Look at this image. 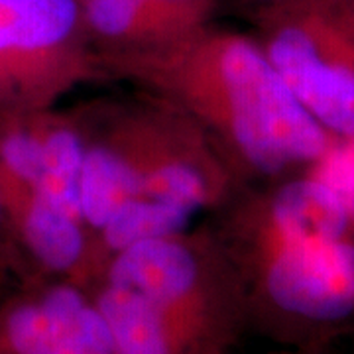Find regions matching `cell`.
<instances>
[{"mask_svg":"<svg viewBox=\"0 0 354 354\" xmlns=\"http://www.w3.org/2000/svg\"><path fill=\"white\" fill-rule=\"evenodd\" d=\"M106 79L174 104L213 138L236 176L313 165L335 144L291 95L258 39L213 22L152 48L97 50Z\"/></svg>","mask_w":354,"mask_h":354,"instance_id":"1","label":"cell"},{"mask_svg":"<svg viewBox=\"0 0 354 354\" xmlns=\"http://www.w3.org/2000/svg\"><path fill=\"white\" fill-rule=\"evenodd\" d=\"M311 176L335 191L354 221V136L335 142L321 160L311 165Z\"/></svg>","mask_w":354,"mask_h":354,"instance_id":"9","label":"cell"},{"mask_svg":"<svg viewBox=\"0 0 354 354\" xmlns=\"http://www.w3.org/2000/svg\"><path fill=\"white\" fill-rule=\"evenodd\" d=\"M8 270H14L12 252H10V242H8L6 227H4V218H2V213H0V278Z\"/></svg>","mask_w":354,"mask_h":354,"instance_id":"11","label":"cell"},{"mask_svg":"<svg viewBox=\"0 0 354 354\" xmlns=\"http://www.w3.org/2000/svg\"><path fill=\"white\" fill-rule=\"evenodd\" d=\"M0 354H114L87 288L59 279H22L0 295Z\"/></svg>","mask_w":354,"mask_h":354,"instance_id":"7","label":"cell"},{"mask_svg":"<svg viewBox=\"0 0 354 354\" xmlns=\"http://www.w3.org/2000/svg\"><path fill=\"white\" fill-rule=\"evenodd\" d=\"M241 279L248 327L323 348L354 325V241L279 239L218 213L213 225Z\"/></svg>","mask_w":354,"mask_h":354,"instance_id":"3","label":"cell"},{"mask_svg":"<svg viewBox=\"0 0 354 354\" xmlns=\"http://www.w3.org/2000/svg\"><path fill=\"white\" fill-rule=\"evenodd\" d=\"M270 354H323V348H290V351H279Z\"/></svg>","mask_w":354,"mask_h":354,"instance_id":"12","label":"cell"},{"mask_svg":"<svg viewBox=\"0 0 354 354\" xmlns=\"http://www.w3.org/2000/svg\"><path fill=\"white\" fill-rule=\"evenodd\" d=\"M85 130L81 211L88 232L130 199H156L201 215L218 211L241 177L213 138L174 104L136 101L79 111Z\"/></svg>","mask_w":354,"mask_h":354,"instance_id":"2","label":"cell"},{"mask_svg":"<svg viewBox=\"0 0 354 354\" xmlns=\"http://www.w3.org/2000/svg\"><path fill=\"white\" fill-rule=\"evenodd\" d=\"M101 278L152 305L176 354H234L248 327L241 279L213 225L140 242L116 254Z\"/></svg>","mask_w":354,"mask_h":354,"instance_id":"4","label":"cell"},{"mask_svg":"<svg viewBox=\"0 0 354 354\" xmlns=\"http://www.w3.org/2000/svg\"><path fill=\"white\" fill-rule=\"evenodd\" d=\"M323 4L354 41V0H323Z\"/></svg>","mask_w":354,"mask_h":354,"instance_id":"10","label":"cell"},{"mask_svg":"<svg viewBox=\"0 0 354 354\" xmlns=\"http://www.w3.org/2000/svg\"><path fill=\"white\" fill-rule=\"evenodd\" d=\"M268 62L333 138L354 136V41L321 0H268L260 8Z\"/></svg>","mask_w":354,"mask_h":354,"instance_id":"6","label":"cell"},{"mask_svg":"<svg viewBox=\"0 0 354 354\" xmlns=\"http://www.w3.org/2000/svg\"><path fill=\"white\" fill-rule=\"evenodd\" d=\"M106 79L79 0H0V111H44Z\"/></svg>","mask_w":354,"mask_h":354,"instance_id":"5","label":"cell"},{"mask_svg":"<svg viewBox=\"0 0 354 354\" xmlns=\"http://www.w3.org/2000/svg\"><path fill=\"white\" fill-rule=\"evenodd\" d=\"M256 2H260V4H262V2H268V0H256Z\"/></svg>","mask_w":354,"mask_h":354,"instance_id":"13","label":"cell"},{"mask_svg":"<svg viewBox=\"0 0 354 354\" xmlns=\"http://www.w3.org/2000/svg\"><path fill=\"white\" fill-rule=\"evenodd\" d=\"M97 50L167 44L213 22L216 0H79Z\"/></svg>","mask_w":354,"mask_h":354,"instance_id":"8","label":"cell"}]
</instances>
